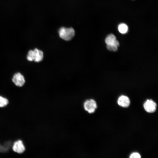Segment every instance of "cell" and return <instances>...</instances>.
<instances>
[{
  "label": "cell",
  "instance_id": "obj_1",
  "mask_svg": "<svg viewBox=\"0 0 158 158\" xmlns=\"http://www.w3.org/2000/svg\"><path fill=\"white\" fill-rule=\"evenodd\" d=\"M58 33L60 37L66 41L71 40L74 36L75 32L74 30L71 27H61L59 30Z\"/></svg>",
  "mask_w": 158,
  "mask_h": 158
},
{
  "label": "cell",
  "instance_id": "obj_2",
  "mask_svg": "<svg viewBox=\"0 0 158 158\" xmlns=\"http://www.w3.org/2000/svg\"><path fill=\"white\" fill-rule=\"evenodd\" d=\"M44 57L43 53L41 50L37 48L29 50L28 53L27 59L30 61H34L39 62L42 60Z\"/></svg>",
  "mask_w": 158,
  "mask_h": 158
},
{
  "label": "cell",
  "instance_id": "obj_3",
  "mask_svg": "<svg viewBox=\"0 0 158 158\" xmlns=\"http://www.w3.org/2000/svg\"><path fill=\"white\" fill-rule=\"evenodd\" d=\"M83 107L86 111L89 113L92 114L95 111L97 106L96 101L90 99L85 101L83 104Z\"/></svg>",
  "mask_w": 158,
  "mask_h": 158
},
{
  "label": "cell",
  "instance_id": "obj_4",
  "mask_svg": "<svg viewBox=\"0 0 158 158\" xmlns=\"http://www.w3.org/2000/svg\"><path fill=\"white\" fill-rule=\"evenodd\" d=\"M143 107L147 112L152 113L156 111L157 104L152 99H147L144 103Z\"/></svg>",
  "mask_w": 158,
  "mask_h": 158
},
{
  "label": "cell",
  "instance_id": "obj_5",
  "mask_svg": "<svg viewBox=\"0 0 158 158\" xmlns=\"http://www.w3.org/2000/svg\"><path fill=\"white\" fill-rule=\"evenodd\" d=\"M12 81L16 86L18 87L22 86L25 82L23 76L20 73H17L14 74Z\"/></svg>",
  "mask_w": 158,
  "mask_h": 158
},
{
  "label": "cell",
  "instance_id": "obj_6",
  "mask_svg": "<svg viewBox=\"0 0 158 158\" xmlns=\"http://www.w3.org/2000/svg\"><path fill=\"white\" fill-rule=\"evenodd\" d=\"M12 149L14 152L19 154L23 153L25 150V147L20 140H18L13 143Z\"/></svg>",
  "mask_w": 158,
  "mask_h": 158
},
{
  "label": "cell",
  "instance_id": "obj_7",
  "mask_svg": "<svg viewBox=\"0 0 158 158\" xmlns=\"http://www.w3.org/2000/svg\"><path fill=\"white\" fill-rule=\"evenodd\" d=\"M105 42L107 45H114L118 47L119 46V43L116 40V36L112 34L107 36L105 39Z\"/></svg>",
  "mask_w": 158,
  "mask_h": 158
},
{
  "label": "cell",
  "instance_id": "obj_8",
  "mask_svg": "<svg viewBox=\"0 0 158 158\" xmlns=\"http://www.w3.org/2000/svg\"><path fill=\"white\" fill-rule=\"evenodd\" d=\"M118 104L120 106L126 107L130 105V101L129 98L127 96L121 95L118 98L117 100Z\"/></svg>",
  "mask_w": 158,
  "mask_h": 158
},
{
  "label": "cell",
  "instance_id": "obj_9",
  "mask_svg": "<svg viewBox=\"0 0 158 158\" xmlns=\"http://www.w3.org/2000/svg\"><path fill=\"white\" fill-rule=\"evenodd\" d=\"M118 29L120 33L122 34H125L128 32V27L126 24L122 23L118 25Z\"/></svg>",
  "mask_w": 158,
  "mask_h": 158
},
{
  "label": "cell",
  "instance_id": "obj_10",
  "mask_svg": "<svg viewBox=\"0 0 158 158\" xmlns=\"http://www.w3.org/2000/svg\"><path fill=\"white\" fill-rule=\"evenodd\" d=\"M8 103L7 99L0 96V107H4L6 106Z\"/></svg>",
  "mask_w": 158,
  "mask_h": 158
},
{
  "label": "cell",
  "instance_id": "obj_11",
  "mask_svg": "<svg viewBox=\"0 0 158 158\" xmlns=\"http://www.w3.org/2000/svg\"><path fill=\"white\" fill-rule=\"evenodd\" d=\"M107 49L109 51H116L118 50V47L114 45H107Z\"/></svg>",
  "mask_w": 158,
  "mask_h": 158
},
{
  "label": "cell",
  "instance_id": "obj_12",
  "mask_svg": "<svg viewBox=\"0 0 158 158\" xmlns=\"http://www.w3.org/2000/svg\"><path fill=\"white\" fill-rule=\"evenodd\" d=\"M130 158H140L141 157L140 154L137 152L132 153L130 156Z\"/></svg>",
  "mask_w": 158,
  "mask_h": 158
},
{
  "label": "cell",
  "instance_id": "obj_13",
  "mask_svg": "<svg viewBox=\"0 0 158 158\" xmlns=\"http://www.w3.org/2000/svg\"><path fill=\"white\" fill-rule=\"evenodd\" d=\"M8 149L3 144L1 145L0 144V152H4L7 151Z\"/></svg>",
  "mask_w": 158,
  "mask_h": 158
}]
</instances>
